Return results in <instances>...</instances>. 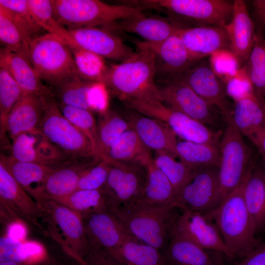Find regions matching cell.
Wrapping results in <instances>:
<instances>
[{"label":"cell","mask_w":265,"mask_h":265,"mask_svg":"<svg viewBox=\"0 0 265 265\" xmlns=\"http://www.w3.org/2000/svg\"><path fill=\"white\" fill-rule=\"evenodd\" d=\"M255 18V31L264 33L265 27V0H255L252 1Z\"/></svg>","instance_id":"52"},{"label":"cell","mask_w":265,"mask_h":265,"mask_svg":"<svg viewBox=\"0 0 265 265\" xmlns=\"http://www.w3.org/2000/svg\"><path fill=\"white\" fill-rule=\"evenodd\" d=\"M109 162L107 179L102 189L109 208L135 202L146 184L145 167L135 162Z\"/></svg>","instance_id":"10"},{"label":"cell","mask_w":265,"mask_h":265,"mask_svg":"<svg viewBox=\"0 0 265 265\" xmlns=\"http://www.w3.org/2000/svg\"><path fill=\"white\" fill-rule=\"evenodd\" d=\"M0 5L11 11L30 32L33 39L45 31L35 21L27 0H0Z\"/></svg>","instance_id":"46"},{"label":"cell","mask_w":265,"mask_h":265,"mask_svg":"<svg viewBox=\"0 0 265 265\" xmlns=\"http://www.w3.org/2000/svg\"><path fill=\"white\" fill-rule=\"evenodd\" d=\"M252 167L218 207L206 213L214 220L225 243L234 256L244 257L258 246L243 197L245 183Z\"/></svg>","instance_id":"3"},{"label":"cell","mask_w":265,"mask_h":265,"mask_svg":"<svg viewBox=\"0 0 265 265\" xmlns=\"http://www.w3.org/2000/svg\"><path fill=\"white\" fill-rule=\"evenodd\" d=\"M176 34L195 58L202 60L221 51H230V41L224 26H184Z\"/></svg>","instance_id":"22"},{"label":"cell","mask_w":265,"mask_h":265,"mask_svg":"<svg viewBox=\"0 0 265 265\" xmlns=\"http://www.w3.org/2000/svg\"><path fill=\"white\" fill-rule=\"evenodd\" d=\"M142 165L147 171L146 182L141 194L134 202L158 206H176V194L174 188L156 166L151 155Z\"/></svg>","instance_id":"29"},{"label":"cell","mask_w":265,"mask_h":265,"mask_svg":"<svg viewBox=\"0 0 265 265\" xmlns=\"http://www.w3.org/2000/svg\"><path fill=\"white\" fill-rule=\"evenodd\" d=\"M134 43L136 51L132 55L109 66L104 84L123 102L136 99L161 102L156 83L153 49L145 41Z\"/></svg>","instance_id":"1"},{"label":"cell","mask_w":265,"mask_h":265,"mask_svg":"<svg viewBox=\"0 0 265 265\" xmlns=\"http://www.w3.org/2000/svg\"><path fill=\"white\" fill-rule=\"evenodd\" d=\"M57 22L68 30L106 27L117 21L143 15L134 7L98 0H51Z\"/></svg>","instance_id":"5"},{"label":"cell","mask_w":265,"mask_h":265,"mask_svg":"<svg viewBox=\"0 0 265 265\" xmlns=\"http://www.w3.org/2000/svg\"><path fill=\"white\" fill-rule=\"evenodd\" d=\"M0 66L8 71L24 94L51 96V90L38 77L26 56L1 48Z\"/></svg>","instance_id":"28"},{"label":"cell","mask_w":265,"mask_h":265,"mask_svg":"<svg viewBox=\"0 0 265 265\" xmlns=\"http://www.w3.org/2000/svg\"><path fill=\"white\" fill-rule=\"evenodd\" d=\"M233 1L232 19L224 26L229 39L230 51L241 66L247 62L252 49L255 27L245 2L243 0Z\"/></svg>","instance_id":"23"},{"label":"cell","mask_w":265,"mask_h":265,"mask_svg":"<svg viewBox=\"0 0 265 265\" xmlns=\"http://www.w3.org/2000/svg\"><path fill=\"white\" fill-rule=\"evenodd\" d=\"M10 155L19 161L49 166L74 159L55 147L39 129L22 133L13 139Z\"/></svg>","instance_id":"17"},{"label":"cell","mask_w":265,"mask_h":265,"mask_svg":"<svg viewBox=\"0 0 265 265\" xmlns=\"http://www.w3.org/2000/svg\"><path fill=\"white\" fill-rule=\"evenodd\" d=\"M24 94L22 89L3 67L0 66V135L5 141L8 116L15 104Z\"/></svg>","instance_id":"43"},{"label":"cell","mask_w":265,"mask_h":265,"mask_svg":"<svg viewBox=\"0 0 265 265\" xmlns=\"http://www.w3.org/2000/svg\"><path fill=\"white\" fill-rule=\"evenodd\" d=\"M184 27L170 18L147 16L145 14L117 21L105 27L112 31L118 30L134 33L144 41L151 44L160 43L176 34Z\"/></svg>","instance_id":"24"},{"label":"cell","mask_w":265,"mask_h":265,"mask_svg":"<svg viewBox=\"0 0 265 265\" xmlns=\"http://www.w3.org/2000/svg\"><path fill=\"white\" fill-rule=\"evenodd\" d=\"M39 129L71 159L96 158L90 140L64 116L52 96L48 98Z\"/></svg>","instance_id":"9"},{"label":"cell","mask_w":265,"mask_h":265,"mask_svg":"<svg viewBox=\"0 0 265 265\" xmlns=\"http://www.w3.org/2000/svg\"><path fill=\"white\" fill-rule=\"evenodd\" d=\"M176 78L184 81L211 105L216 106L227 122L232 120L225 84L212 68L210 60L200 61Z\"/></svg>","instance_id":"15"},{"label":"cell","mask_w":265,"mask_h":265,"mask_svg":"<svg viewBox=\"0 0 265 265\" xmlns=\"http://www.w3.org/2000/svg\"><path fill=\"white\" fill-rule=\"evenodd\" d=\"M0 199L1 205L10 213L38 225L37 221L43 214L38 203L1 163Z\"/></svg>","instance_id":"21"},{"label":"cell","mask_w":265,"mask_h":265,"mask_svg":"<svg viewBox=\"0 0 265 265\" xmlns=\"http://www.w3.org/2000/svg\"><path fill=\"white\" fill-rule=\"evenodd\" d=\"M124 103L133 111L164 123L184 140L219 145L221 132L211 130L160 101L130 99Z\"/></svg>","instance_id":"8"},{"label":"cell","mask_w":265,"mask_h":265,"mask_svg":"<svg viewBox=\"0 0 265 265\" xmlns=\"http://www.w3.org/2000/svg\"><path fill=\"white\" fill-rule=\"evenodd\" d=\"M109 161L101 159L88 168L81 176L77 189H102L110 169Z\"/></svg>","instance_id":"47"},{"label":"cell","mask_w":265,"mask_h":265,"mask_svg":"<svg viewBox=\"0 0 265 265\" xmlns=\"http://www.w3.org/2000/svg\"><path fill=\"white\" fill-rule=\"evenodd\" d=\"M68 254L80 265H123L112 254L102 249L89 247L83 259L71 252Z\"/></svg>","instance_id":"51"},{"label":"cell","mask_w":265,"mask_h":265,"mask_svg":"<svg viewBox=\"0 0 265 265\" xmlns=\"http://www.w3.org/2000/svg\"><path fill=\"white\" fill-rule=\"evenodd\" d=\"M176 208L133 202L109 209L131 237L161 251L170 240Z\"/></svg>","instance_id":"2"},{"label":"cell","mask_w":265,"mask_h":265,"mask_svg":"<svg viewBox=\"0 0 265 265\" xmlns=\"http://www.w3.org/2000/svg\"><path fill=\"white\" fill-rule=\"evenodd\" d=\"M175 155L163 151L156 152L154 161L172 185L177 194L189 181L196 170L175 159Z\"/></svg>","instance_id":"44"},{"label":"cell","mask_w":265,"mask_h":265,"mask_svg":"<svg viewBox=\"0 0 265 265\" xmlns=\"http://www.w3.org/2000/svg\"><path fill=\"white\" fill-rule=\"evenodd\" d=\"M245 203L256 234L265 227V171L250 170L243 190Z\"/></svg>","instance_id":"32"},{"label":"cell","mask_w":265,"mask_h":265,"mask_svg":"<svg viewBox=\"0 0 265 265\" xmlns=\"http://www.w3.org/2000/svg\"><path fill=\"white\" fill-rule=\"evenodd\" d=\"M26 254V243L9 236L0 238V262L11 261L24 264Z\"/></svg>","instance_id":"49"},{"label":"cell","mask_w":265,"mask_h":265,"mask_svg":"<svg viewBox=\"0 0 265 265\" xmlns=\"http://www.w3.org/2000/svg\"><path fill=\"white\" fill-rule=\"evenodd\" d=\"M69 48L79 76L85 80L104 84L109 68L105 59L77 45Z\"/></svg>","instance_id":"40"},{"label":"cell","mask_w":265,"mask_h":265,"mask_svg":"<svg viewBox=\"0 0 265 265\" xmlns=\"http://www.w3.org/2000/svg\"><path fill=\"white\" fill-rule=\"evenodd\" d=\"M160 82L158 86L162 103L206 125L213 123V106L184 81L175 78Z\"/></svg>","instance_id":"14"},{"label":"cell","mask_w":265,"mask_h":265,"mask_svg":"<svg viewBox=\"0 0 265 265\" xmlns=\"http://www.w3.org/2000/svg\"><path fill=\"white\" fill-rule=\"evenodd\" d=\"M208 213L183 210L177 216L171 234L183 237L199 247L234 257L225 243L216 224Z\"/></svg>","instance_id":"12"},{"label":"cell","mask_w":265,"mask_h":265,"mask_svg":"<svg viewBox=\"0 0 265 265\" xmlns=\"http://www.w3.org/2000/svg\"><path fill=\"white\" fill-rule=\"evenodd\" d=\"M210 62L224 83L234 77L240 68L237 59L230 51H221L212 54Z\"/></svg>","instance_id":"48"},{"label":"cell","mask_w":265,"mask_h":265,"mask_svg":"<svg viewBox=\"0 0 265 265\" xmlns=\"http://www.w3.org/2000/svg\"><path fill=\"white\" fill-rule=\"evenodd\" d=\"M121 3L141 10L153 9L166 14L185 26H225L231 21L234 1L227 0H129Z\"/></svg>","instance_id":"4"},{"label":"cell","mask_w":265,"mask_h":265,"mask_svg":"<svg viewBox=\"0 0 265 265\" xmlns=\"http://www.w3.org/2000/svg\"><path fill=\"white\" fill-rule=\"evenodd\" d=\"M38 203L43 215H47L59 228L65 238V248L83 259L88 250L83 218L69 208L50 199L40 198Z\"/></svg>","instance_id":"13"},{"label":"cell","mask_w":265,"mask_h":265,"mask_svg":"<svg viewBox=\"0 0 265 265\" xmlns=\"http://www.w3.org/2000/svg\"><path fill=\"white\" fill-rule=\"evenodd\" d=\"M163 255L165 265H215L205 249L173 234Z\"/></svg>","instance_id":"33"},{"label":"cell","mask_w":265,"mask_h":265,"mask_svg":"<svg viewBox=\"0 0 265 265\" xmlns=\"http://www.w3.org/2000/svg\"><path fill=\"white\" fill-rule=\"evenodd\" d=\"M59 103L96 111L100 114L108 108V95L103 84L75 76L55 88Z\"/></svg>","instance_id":"18"},{"label":"cell","mask_w":265,"mask_h":265,"mask_svg":"<svg viewBox=\"0 0 265 265\" xmlns=\"http://www.w3.org/2000/svg\"><path fill=\"white\" fill-rule=\"evenodd\" d=\"M258 149L265 163V128L248 138Z\"/></svg>","instance_id":"54"},{"label":"cell","mask_w":265,"mask_h":265,"mask_svg":"<svg viewBox=\"0 0 265 265\" xmlns=\"http://www.w3.org/2000/svg\"><path fill=\"white\" fill-rule=\"evenodd\" d=\"M89 247L110 253L131 237L109 208L83 218Z\"/></svg>","instance_id":"19"},{"label":"cell","mask_w":265,"mask_h":265,"mask_svg":"<svg viewBox=\"0 0 265 265\" xmlns=\"http://www.w3.org/2000/svg\"><path fill=\"white\" fill-rule=\"evenodd\" d=\"M100 115L98 124L97 158L101 159L110 146L131 126L128 120L114 110L108 109Z\"/></svg>","instance_id":"38"},{"label":"cell","mask_w":265,"mask_h":265,"mask_svg":"<svg viewBox=\"0 0 265 265\" xmlns=\"http://www.w3.org/2000/svg\"><path fill=\"white\" fill-rule=\"evenodd\" d=\"M236 265H265V244L258 246Z\"/></svg>","instance_id":"53"},{"label":"cell","mask_w":265,"mask_h":265,"mask_svg":"<svg viewBox=\"0 0 265 265\" xmlns=\"http://www.w3.org/2000/svg\"><path fill=\"white\" fill-rule=\"evenodd\" d=\"M150 154L149 150L131 127L110 146L101 159L110 162H135L141 164Z\"/></svg>","instance_id":"35"},{"label":"cell","mask_w":265,"mask_h":265,"mask_svg":"<svg viewBox=\"0 0 265 265\" xmlns=\"http://www.w3.org/2000/svg\"><path fill=\"white\" fill-rule=\"evenodd\" d=\"M27 2L35 21L45 31L56 36L68 47L77 45L68 30L56 20L51 0H27Z\"/></svg>","instance_id":"42"},{"label":"cell","mask_w":265,"mask_h":265,"mask_svg":"<svg viewBox=\"0 0 265 265\" xmlns=\"http://www.w3.org/2000/svg\"><path fill=\"white\" fill-rule=\"evenodd\" d=\"M219 197L218 168H199L177 194L175 206L206 213L219 206Z\"/></svg>","instance_id":"11"},{"label":"cell","mask_w":265,"mask_h":265,"mask_svg":"<svg viewBox=\"0 0 265 265\" xmlns=\"http://www.w3.org/2000/svg\"><path fill=\"white\" fill-rule=\"evenodd\" d=\"M0 163L34 199L39 196L48 175L58 166L21 161L14 159L10 155L3 154H0Z\"/></svg>","instance_id":"31"},{"label":"cell","mask_w":265,"mask_h":265,"mask_svg":"<svg viewBox=\"0 0 265 265\" xmlns=\"http://www.w3.org/2000/svg\"><path fill=\"white\" fill-rule=\"evenodd\" d=\"M232 121L248 138L265 128V99L253 92L235 102Z\"/></svg>","instance_id":"30"},{"label":"cell","mask_w":265,"mask_h":265,"mask_svg":"<svg viewBox=\"0 0 265 265\" xmlns=\"http://www.w3.org/2000/svg\"><path fill=\"white\" fill-rule=\"evenodd\" d=\"M150 44L155 56L156 79L159 82L181 76L202 60L191 54L177 34L160 43Z\"/></svg>","instance_id":"20"},{"label":"cell","mask_w":265,"mask_h":265,"mask_svg":"<svg viewBox=\"0 0 265 265\" xmlns=\"http://www.w3.org/2000/svg\"><path fill=\"white\" fill-rule=\"evenodd\" d=\"M134 111L129 114L128 121L146 148L177 157L176 134L161 121Z\"/></svg>","instance_id":"27"},{"label":"cell","mask_w":265,"mask_h":265,"mask_svg":"<svg viewBox=\"0 0 265 265\" xmlns=\"http://www.w3.org/2000/svg\"><path fill=\"white\" fill-rule=\"evenodd\" d=\"M58 104L64 116L90 140L95 156L97 158L98 125L92 112L59 102Z\"/></svg>","instance_id":"45"},{"label":"cell","mask_w":265,"mask_h":265,"mask_svg":"<svg viewBox=\"0 0 265 265\" xmlns=\"http://www.w3.org/2000/svg\"><path fill=\"white\" fill-rule=\"evenodd\" d=\"M110 253L123 265H165L159 250L132 237Z\"/></svg>","instance_id":"37"},{"label":"cell","mask_w":265,"mask_h":265,"mask_svg":"<svg viewBox=\"0 0 265 265\" xmlns=\"http://www.w3.org/2000/svg\"><path fill=\"white\" fill-rule=\"evenodd\" d=\"M177 157L190 168H218L220 162L219 146L184 140L178 142Z\"/></svg>","instance_id":"36"},{"label":"cell","mask_w":265,"mask_h":265,"mask_svg":"<svg viewBox=\"0 0 265 265\" xmlns=\"http://www.w3.org/2000/svg\"><path fill=\"white\" fill-rule=\"evenodd\" d=\"M50 96L24 94L21 97L6 121V132L12 140L22 133L39 129Z\"/></svg>","instance_id":"26"},{"label":"cell","mask_w":265,"mask_h":265,"mask_svg":"<svg viewBox=\"0 0 265 265\" xmlns=\"http://www.w3.org/2000/svg\"><path fill=\"white\" fill-rule=\"evenodd\" d=\"M225 84L227 95L235 102L254 92L243 67Z\"/></svg>","instance_id":"50"},{"label":"cell","mask_w":265,"mask_h":265,"mask_svg":"<svg viewBox=\"0 0 265 265\" xmlns=\"http://www.w3.org/2000/svg\"><path fill=\"white\" fill-rule=\"evenodd\" d=\"M54 201L71 209L82 218L93 212L109 208L102 189H77Z\"/></svg>","instance_id":"39"},{"label":"cell","mask_w":265,"mask_h":265,"mask_svg":"<svg viewBox=\"0 0 265 265\" xmlns=\"http://www.w3.org/2000/svg\"><path fill=\"white\" fill-rule=\"evenodd\" d=\"M254 92L265 96V38L255 31L254 42L247 62L243 66Z\"/></svg>","instance_id":"41"},{"label":"cell","mask_w":265,"mask_h":265,"mask_svg":"<svg viewBox=\"0 0 265 265\" xmlns=\"http://www.w3.org/2000/svg\"><path fill=\"white\" fill-rule=\"evenodd\" d=\"M29 58L38 77L54 88L79 76L69 47L53 34L46 33L33 39L30 44Z\"/></svg>","instance_id":"6"},{"label":"cell","mask_w":265,"mask_h":265,"mask_svg":"<svg viewBox=\"0 0 265 265\" xmlns=\"http://www.w3.org/2000/svg\"><path fill=\"white\" fill-rule=\"evenodd\" d=\"M219 148L221 156L218 168L220 205L242 182L252 166V151L232 120L227 122Z\"/></svg>","instance_id":"7"},{"label":"cell","mask_w":265,"mask_h":265,"mask_svg":"<svg viewBox=\"0 0 265 265\" xmlns=\"http://www.w3.org/2000/svg\"><path fill=\"white\" fill-rule=\"evenodd\" d=\"M78 46L105 59L122 61L135 52L113 31L89 26L68 30Z\"/></svg>","instance_id":"16"},{"label":"cell","mask_w":265,"mask_h":265,"mask_svg":"<svg viewBox=\"0 0 265 265\" xmlns=\"http://www.w3.org/2000/svg\"><path fill=\"white\" fill-rule=\"evenodd\" d=\"M31 41L26 29L9 10L0 5V42L2 48L29 58Z\"/></svg>","instance_id":"34"},{"label":"cell","mask_w":265,"mask_h":265,"mask_svg":"<svg viewBox=\"0 0 265 265\" xmlns=\"http://www.w3.org/2000/svg\"><path fill=\"white\" fill-rule=\"evenodd\" d=\"M89 158L72 159L56 166L45 180L40 195L35 200L40 198L54 200L77 190L83 173L98 161H86Z\"/></svg>","instance_id":"25"}]
</instances>
